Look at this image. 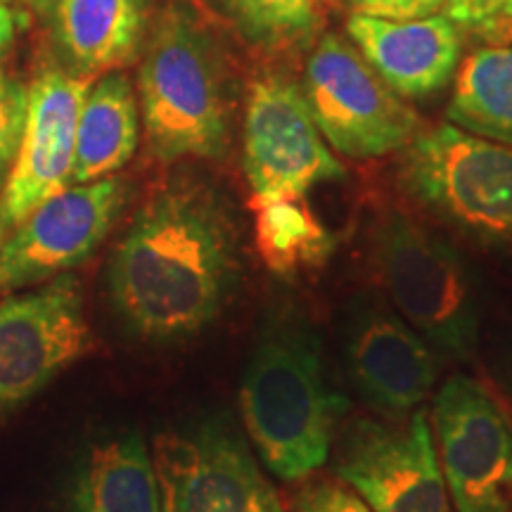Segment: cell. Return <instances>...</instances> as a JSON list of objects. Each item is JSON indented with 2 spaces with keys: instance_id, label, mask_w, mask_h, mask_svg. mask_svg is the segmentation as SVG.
Returning <instances> with one entry per match:
<instances>
[{
  "instance_id": "1",
  "label": "cell",
  "mask_w": 512,
  "mask_h": 512,
  "mask_svg": "<svg viewBox=\"0 0 512 512\" xmlns=\"http://www.w3.org/2000/svg\"><path fill=\"white\" fill-rule=\"evenodd\" d=\"M242 275V240L219 190L178 178L152 192L114 247L107 290L117 316L147 342L202 332Z\"/></svg>"
},
{
  "instance_id": "2",
  "label": "cell",
  "mask_w": 512,
  "mask_h": 512,
  "mask_svg": "<svg viewBox=\"0 0 512 512\" xmlns=\"http://www.w3.org/2000/svg\"><path fill=\"white\" fill-rule=\"evenodd\" d=\"M347 401L325 382L311 318L287 304L268 311L240 387L247 437L275 477L302 482L328 463Z\"/></svg>"
},
{
  "instance_id": "3",
  "label": "cell",
  "mask_w": 512,
  "mask_h": 512,
  "mask_svg": "<svg viewBox=\"0 0 512 512\" xmlns=\"http://www.w3.org/2000/svg\"><path fill=\"white\" fill-rule=\"evenodd\" d=\"M147 152L157 162L223 159L230 147V86L214 36L190 5H166L147 36L138 74Z\"/></svg>"
},
{
  "instance_id": "4",
  "label": "cell",
  "mask_w": 512,
  "mask_h": 512,
  "mask_svg": "<svg viewBox=\"0 0 512 512\" xmlns=\"http://www.w3.org/2000/svg\"><path fill=\"white\" fill-rule=\"evenodd\" d=\"M368 249L401 318L446 356H470L479 337V302L458 249L399 209L377 216Z\"/></svg>"
},
{
  "instance_id": "5",
  "label": "cell",
  "mask_w": 512,
  "mask_h": 512,
  "mask_svg": "<svg viewBox=\"0 0 512 512\" xmlns=\"http://www.w3.org/2000/svg\"><path fill=\"white\" fill-rule=\"evenodd\" d=\"M403 192L434 219L482 242H512V147L453 124L425 128L403 147Z\"/></svg>"
},
{
  "instance_id": "6",
  "label": "cell",
  "mask_w": 512,
  "mask_h": 512,
  "mask_svg": "<svg viewBox=\"0 0 512 512\" xmlns=\"http://www.w3.org/2000/svg\"><path fill=\"white\" fill-rule=\"evenodd\" d=\"M304 98L320 136L339 155L375 159L399 152L422 128L413 107L394 93L347 38H320L306 62Z\"/></svg>"
},
{
  "instance_id": "7",
  "label": "cell",
  "mask_w": 512,
  "mask_h": 512,
  "mask_svg": "<svg viewBox=\"0 0 512 512\" xmlns=\"http://www.w3.org/2000/svg\"><path fill=\"white\" fill-rule=\"evenodd\" d=\"M434 448L456 512H512V415L491 387L456 373L434 394Z\"/></svg>"
},
{
  "instance_id": "8",
  "label": "cell",
  "mask_w": 512,
  "mask_h": 512,
  "mask_svg": "<svg viewBox=\"0 0 512 512\" xmlns=\"http://www.w3.org/2000/svg\"><path fill=\"white\" fill-rule=\"evenodd\" d=\"M242 169L254 204L306 197L320 183L347 178V169L320 136L299 83L280 74L252 81L242 121Z\"/></svg>"
},
{
  "instance_id": "9",
  "label": "cell",
  "mask_w": 512,
  "mask_h": 512,
  "mask_svg": "<svg viewBox=\"0 0 512 512\" xmlns=\"http://www.w3.org/2000/svg\"><path fill=\"white\" fill-rule=\"evenodd\" d=\"M387 420L356 418L339 430L335 477L373 512H456L425 408Z\"/></svg>"
},
{
  "instance_id": "10",
  "label": "cell",
  "mask_w": 512,
  "mask_h": 512,
  "mask_svg": "<svg viewBox=\"0 0 512 512\" xmlns=\"http://www.w3.org/2000/svg\"><path fill=\"white\" fill-rule=\"evenodd\" d=\"M152 463L162 512H287L252 448L226 422L162 432Z\"/></svg>"
},
{
  "instance_id": "11",
  "label": "cell",
  "mask_w": 512,
  "mask_h": 512,
  "mask_svg": "<svg viewBox=\"0 0 512 512\" xmlns=\"http://www.w3.org/2000/svg\"><path fill=\"white\" fill-rule=\"evenodd\" d=\"M93 349L81 283L62 273L0 302V413L41 392Z\"/></svg>"
},
{
  "instance_id": "12",
  "label": "cell",
  "mask_w": 512,
  "mask_h": 512,
  "mask_svg": "<svg viewBox=\"0 0 512 512\" xmlns=\"http://www.w3.org/2000/svg\"><path fill=\"white\" fill-rule=\"evenodd\" d=\"M128 202L121 178L69 185L0 242V297L43 285L91 259Z\"/></svg>"
},
{
  "instance_id": "13",
  "label": "cell",
  "mask_w": 512,
  "mask_h": 512,
  "mask_svg": "<svg viewBox=\"0 0 512 512\" xmlns=\"http://www.w3.org/2000/svg\"><path fill=\"white\" fill-rule=\"evenodd\" d=\"M344 361L354 389L384 418L418 411L439 377V356L387 304L358 297L344 320Z\"/></svg>"
},
{
  "instance_id": "14",
  "label": "cell",
  "mask_w": 512,
  "mask_h": 512,
  "mask_svg": "<svg viewBox=\"0 0 512 512\" xmlns=\"http://www.w3.org/2000/svg\"><path fill=\"white\" fill-rule=\"evenodd\" d=\"M91 79L46 69L29 86V110L19 150L0 188V242L31 211L72 185L74 138Z\"/></svg>"
},
{
  "instance_id": "15",
  "label": "cell",
  "mask_w": 512,
  "mask_h": 512,
  "mask_svg": "<svg viewBox=\"0 0 512 512\" xmlns=\"http://www.w3.org/2000/svg\"><path fill=\"white\" fill-rule=\"evenodd\" d=\"M347 34L401 98H430L456 74L460 31L446 12L422 19H382L351 12Z\"/></svg>"
},
{
  "instance_id": "16",
  "label": "cell",
  "mask_w": 512,
  "mask_h": 512,
  "mask_svg": "<svg viewBox=\"0 0 512 512\" xmlns=\"http://www.w3.org/2000/svg\"><path fill=\"white\" fill-rule=\"evenodd\" d=\"M62 69L91 79L131 64L140 53L150 0H31Z\"/></svg>"
},
{
  "instance_id": "17",
  "label": "cell",
  "mask_w": 512,
  "mask_h": 512,
  "mask_svg": "<svg viewBox=\"0 0 512 512\" xmlns=\"http://www.w3.org/2000/svg\"><path fill=\"white\" fill-rule=\"evenodd\" d=\"M140 140L133 83L119 69L100 74L83 95L76 121L72 185L110 178L131 162Z\"/></svg>"
},
{
  "instance_id": "18",
  "label": "cell",
  "mask_w": 512,
  "mask_h": 512,
  "mask_svg": "<svg viewBox=\"0 0 512 512\" xmlns=\"http://www.w3.org/2000/svg\"><path fill=\"white\" fill-rule=\"evenodd\" d=\"M72 512H162L152 453L140 432L91 446L69 491Z\"/></svg>"
},
{
  "instance_id": "19",
  "label": "cell",
  "mask_w": 512,
  "mask_h": 512,
  "mask_svg": "<svg viewBox=\"0 0 512 512\" xmlns=\"http://www.w3.org/2000/svg\"><path fill=\"white\" fill-rule=\"evenodd\" d=\"M446 117L472 136L512 147V46H484L465 57Z\"/></svg>"
},
{
  "instance_id": "20",
  "label": "cell",
  "mask_w": 512,
  "mask_h": 512,
  "mask_svg": "<svg viewBox=\"0 0 512 512\" xmlns=\"http://www.w3.org/2000/svg\"><path fill=\"white\" fill-rule=\"evenodd\" d=\"M254 245L273 273L290 275L320 268L330 259L335 240L313 214L306 197H280L254 204Z\"/></svg>"
},
{
  "instance_id": "21",
  "label": "cell",
  "mask_w": 512,
  "mask_h": 512,
  "mask_svg": "<svg viewBox=\"0 0 512 512\" xmlns=\"http://www.w3.org/2000/svg\"><path fill=\"white\" fill-rule=\"evenodd\" d=\"M242 34L256 43L294 41L316 27V0H221Z\"/></svg>"
},
{
  "instance_id": "22",
  "label": "cell",
  "mask_w": 512,
  "mask_h": 512,
  "mask_svg": "<svg viewBox=\"0 0 512 512\" xmlns=\"http://www.w3.org/2000/svg\"><path fill=\"white\" fill-rule=\"evenodd\" d=\"M302 482L304 484L294 491L290 512H373L339 477H316L313 472Z\"/></svg>"
},
{
  "instance_id": "23",
  "label": "cell",
  "mask_w": 512,
  "mask_h": 512,
  "mask_svg": "<svg viewBox=\"0 0 512 512\" xmlns=\"http://www.w3.org/2000/svg\"><path fill=\"white\" fill-rule=\"evenodd\" d=\"M29 110V88L0 69V166L8 171L22 140Z\"/></svg>"
},
{
  "instance_id": "24",
  "label": "cell",
  "mask_w": 512,
  "mask_h": 512,
  "mask_svg": "<svg viewBox=\"0 0 512 512\" xmlns=\"http://www.w3.org/2000/svg\"><path fill=\"white\" fill-rule=\"evenodd\" d=\"M446 15L458 27L498 29L512 22V0H448Z\"/></svg>"
},
{
  "instance_id": "25",
  "label": "cell",
  "mask_w": 512,
  "mask_h": 512,
  "mask_svg": "<svg viewBox=\"0 0 512 512\" xmlns=\"http://www.w3.org/2000/svg\"><path fill=\"white\" fill-rule=\"evenodd\" d=\"M448 0H351V12L382 19H422L446 12Z\"/></svg>"
},
{
  "instance_id": "26",
  "label": "cell",
  "mask_w": 512,
  "mask_h": 512,
  "mask_svg": "<svg viewBox=\"0 0 512 512\" xmlns=\"http://www.w3.org/2000/svg\"><path fill=\"white\" fill-rule=\"evenodd\" d=\"M17 19L19 15L8 3H0V55L12 46V41H15Z\"/></svg>"
},
{
  "instance_id": "27",
  "label": "cell",
  "mask_w": 512,
  "mask_h": 512,
  "mask_svg": "<svg viewBox=\"0 0 512 512\" xmlns=\"http://www.w3.org/2000/svg\"><path fill=\"white\" fill-rule=\"evenodd\" d=\"M3 176H5V169H3V166H0V183H3Z\"/></svg>"
},
{
  "instance_id": "28",
  "label": "cell",
  "mask_w": 512,
  "mask_h": 512,
  "mask_svg": "<svg viewBox=\"0 0 512 512\" xmlns=\"http://www.w3.org/2000/svg\"><path fill=\"white\" fill-rule=\"evenodd\" d=\"M0 3H8V0H0Z\"/></svg>"
}]
</instances>
